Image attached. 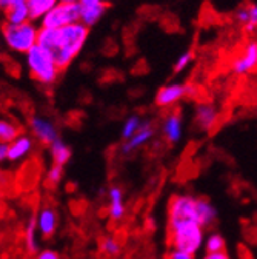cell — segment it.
<instances>
[{"label":"cell","instance_id":"obj_31","mask_svg":"<svg viewBox=\"0 0 257 259\" xmlns=\"http://www.w3.org/2000/svg\"><path fill=\"white\" fill-rule=\"evenodd\" d=\"M203 259H230L227 251H219V253H205Z\"/></svg>","mask_w":257,"mask_h":259},{"label":"cell","instance_id":"obj_24","mask_svg":"<svg viewBox=\"0 0 257 259\" xmlns=\"http://www.w3.org/2000/svg\"><path fill=\"white\" fill-rule=\"evenodd\" d=\"M100 251L105 254V256H108V257H117L119 254H120V251H122V245H120V242L116 239V238H113V236H107V238H104L102 241H100Z\"/></svg>","mask_w":257,"mask_h":259},{"label":"cell","instance_id":"obj_1","mask_svg":"<svg viewBox=\"0 0 257 259\" xmlns=\"http://www.w3.org/2000/svg\"><path fill=\"white\" fill-rule=\"evenodd\" d=\"M88 36L89 28L82 22L68 25L60 29L40 28L37 45H40L53 56L57 67L63 71L80 54L88 40Z\"/></svg>","mask_w":257,"mask_h":259},{"label":"cell","instance_id":"obj_4","mask_svg":"<svg viewBox=\"0 0 257 259\" xmlns=\"http://www.w3.org/2000/svg\"><path fill=\"white\" fill-rule=\"evenodd\" d=\"M205 229L199 222H188L168 230V242L173 248L196 254L203 245Z\"/></svg>","mask_w":257,"mask_h":259},{"label":"cell","instance_id":"obj_12","mask_svg":"<svg viewBox=\"0 0 257 259\" xmlns=\"http://www.w3.org/2000/svg\"><path fill=\"white\" fill-rule=\"evenodd\" d=\"M217 119H219V114H217V108L214 105L202 102V104H199L196 107L194 122L199 126V130H202V132H205V133L211 132V130L217 123Z\"/></svg>","mask_w":257,"mask_h":259},{"label":"cell","instance_id":"obj_7","mask_svg":"<svg viewBox=\"0 0 257 259\" xmlns=\"http://www.w3.org/2000/svg\"><path fill=\"white\" fill-rule=\"evenodd\" d=\"M192 94V87L186 83H168L160 87L156 93L154 102L160 108H171L183 97Z\"/></svg>","mask_w":257,"mask_h":259},{"label":"cell","instance_id":"obj_11","mask_svg":"<svg viewBox=\"0 0 257 259\" xmlns=\"http://www.w3.org/2000/svg\"><path fill=\"white\" fill-rule=\"evenodd\" d=\"M37 222H39V233L42 235V238L45 239L53 238L59 224V216L56 208L51 205H43L37 213Z\"/></svg>","mask_w":257,"mask_h":259},{"label":"cell","instance_id":"obj_18","mask_svg":"<svg viewBox=\"0 0 257 259\" xmlns=\"http://www.w3.org/2000/svg\"><path fill=\"white\" fill-rule=\"evenodd\" d=\"M80 22L86 25L88 28H92L94 25H97L102 17L105 16L108 10V2L99 4V5H92V7H80Z\"/></svg>","mask_w":257,"mask_h":259},{"label":"cell","instance_id":"obj_35","mask_svg":"<svg viewBox=\"0 0 257 259\" xmlns=\"http://www.w3.org/2000/svg\"><path fill=\"white\" fill-rule=\"evenodd\" d=\"M62 4H80V0H59Z\"/></svg>","mask_w":257,"mask_h":259},{"label":"cell","instance_id":"obj_19","mask_svg":"<svg viewBox=\"0 0 257 259\" xmlns=\"http://www.w3.org/2000/svg\"><path fill=\"white\" fill-rule=\"evenodd\" d=\"M49 154H51V159H53V164L65 167L70 162L71 156H73V151H71V147L67 142H63L62 139H57L56 142H53L49 145Z\"/></svg>","mask_w":257,"mask_h":259},{"label":"cell","instance_id":"obj_20","mask_svg":"<svg viewBox=\"0 0 257 259\" xmlns=\"http://www.w3.org/2000/svg\"><path fill=\"white\" fill-rule=\"evenodd\" d=\"M57 4L59 0H26L31 20H42Z\"/></svg>","mask_w":257,"mask_h":259},{"label":"cell","instance_id":"obj_21","mask_svg":"<svg viewBox=\"0 0 257 259\" xmlns=\"http://www.w3.org/2000/svg\"><path fill=\"white\" fill-rule=\"evenodd\" d=\"M197 214H199V222L203 229L211 227L217 219L216 207L208 199L203 198H197Z\"/></svg>","mask_w":257,"mask_h":259},{"label":"cell","instance_id":"obj_8","mask_svg":"<svg viewBox=\"0 0 257 259\" xmlns=\"http://www.w3.org/2000/svg\"><path fill=\"white\" fill-rule=\"evenodd\" d=\"M257 70V40H249L233 60V71L239 76Z\"/></svg>","mask_w":257,"mask_h":259},{"label":"cell","instance_id":"obj_34","mask_svg":"<svg viewBox=\"0 0 257 259\" xmlns=\"http://www.w3.org/2000/svg\"><path fill=\"white\" fill-rule=\"evenodd\" d=\"M7 156H8V144L0 142V159L7 160Z\"/></svg>","mask_w":257,"mask_h":259},{"label":"cell","instance_id":"obj_32","mask_svg":"<svg viewBox=\"0 0 257 259\" xmlns=\"http://www.w3.org/2000/svg\"><path fill=\"white\" fill-rule=\"evenodd\" d=\"M26 0H0V8L5 10L8 8L10 5H14V4H25Z\"/></svg>","mask_w":257,"mask_h":259},{"label":"cell","instance_id":"obj_5","mask_svg":"<svg viewBox=\"0 0 257 259\" xmlns=\"http://www.w3.org/2000/svg\"><path fill=\"white\" fill-rule=\"evenodd\" d=\"M188 222H199L197 198L189 194H179L170 201L168 205V230Z\"/></svg>","mask_w":257,"mask_h":259},{"label":"cell","instance_id":"obj_33","mask_svg":"<svg viewBox=\"0 0 257 259\" xmlns=\"http://www.w3.org/2000/svg\"><path fill=\"white\" fill-rule=\"evenodd\" d=\"M107 0H80V7H92V5H99V4H104Z\"/></svg>","mask_w":257,"mask_h":259},{"label":"cell","instance_id":"obj_13","mask_svg":"<svg viewBox=\"0 0 257 259\" xmlns=\"http://www.w3.org/2000/svg\"><path fill=\"white\" fill-rule=\"evenodd\" d=\"M154 133H156L154 126L149 122H143V125L140 126L139 132L131 139L125 141V144L122 145V154H131L133 151H136L142 145L148 144L152 139Z\"/></svg>","mask_w":257,"mask_h":259},{"label":"cell","instance_id":"obj_14","mask_svg":"<svg viewBox=\"0 0 257 259\" xmlns=\"http://www.w3.org/2000/svg\"><path fill=\"white\" fill-rule=\"evenodd\" d=\"M34 148V141L26 135H20L17 139L8 144V156L7 160L10 162H17L23 157H26Z\"/></svg>","mask_w":257,"mask_h":259},{"label":"cell","instance_id":"obj_6","mask_svg":"<svg viewBox=\"0 0 257 259\" xmlns=\"http://www.w3.org/2000/svg\"><path fill=\"white\" fill-rule=\"evenodd\" d=\"M80 5L79 4H62L59 2L42 20L40 28L60 29L68 25L80 22Z\"/></svg>","mask_w":257,"mask_h":259},{"label":"cell","instance_id":"obj_10","mask_svg":"<svg viewBox=\"0 0 257 259\" xmlns=\"http://www.w3.org/2000/svg\"><path fill=\"white\" fill-rule=\"evenodd\" d=\"M182 113L180 110H173L162 123V135L168 144H177L182 138Z\"/></svg>","mask_w":257,"mask_h":259},{"label":"cell","instance_id":"obj_26","mask_svg":"<svg viewBox=\"0 0 257 259\" xmlns=\"http://www.w3.org/2000/svg\"><path fill=\"white\" fill-rule=\"evenodd\" d=\"M63 173H65V167L62 165H57V164H53L46 173V184L48 187H56L59 185V182L62 181L63 178Z\"/></svg>","mask_w":257,"mask_h":259},{"label":"cell","instance_id":"obj_25","mask_svg":"<svg viewBox=\"0 0 257 259\" xmlns=\"http://www.w3.org/2000/svg\"><path fill=\"white\" fill-rule=\"evenodd\" d=\"M205 248H207V253H219V251H225V239L217 235V233H213L208 236V239L205 241Z\"/></svg>","mask_w":257,"mask_h":259},{"label":"cell","instance_id":"obj_3","mask_svg":"<svg viewBox=\"0 0 257 259\" xmlns=\"http://www.w3.org/2000/svg\"><path fill=\"white\" fill-rule=\"evenodd\" d=\"M40 26H37L33 20L20 23V25H8L4 23L2 36L7 48L17 54H26L33 50L39 42Z\"/></svg>","mask_w":257,"mask_h":259},{"label":"cell","instance_id":"obj_22","mask_svg":"<svg viewBox=\"0 0 257 259\" xmlns=\"http://www.w3.org/2000/svg\"><path fill=\"white\" fill-rule=\"evenodd\" d=\"M19 136H20V128L16 123H13L11 120H7V119L0 122V142L10 144L14 139H17Z\"/></svg>","mask_w":257,"mask_h":259},{"label":"cell","instance_id":"obj_36","mask_svg":"<svg viewBox=\"0 0 257 259\" xmlns=\"http://www.w3.org/2000/svg\"><path fill=\"white\" fill-rule=\"evenodd\" d=\"M107 2H113V0H107Z\"/></svg>","mask_w":257,"mask_h":259},{"label":"cell","instance_id":"obj_9","mask_svg":"<svg viewBox=\"0 0 257 259\" xmlns=\"http://www.w3.org/2000/svg\"><path fill=\"white\" fill-rule=\"evenodd\" d=\"M29 128H31V133L34 135V138L43 145H51L53 142L60 139L56 125L48 117L33 116L29 119Z\"/></svg>","mask_w":257,"mask_h":259},{"label":"cell","instance_id":"obj_2","mask_svg":"<svg viewBox=\"0 0 257 259\" xmlns=\"http://www.w3.org/2000/svg\"><path fill=\"white\" fill-rule=\"evenodd\" d=\"M25 63L29 71V76L43 87L54 85L62 71L57 67L53 56L40 45H36L33 50H29L25 54Z\"/></svg>","mask_w":257,"mask_h":259},{"label":"cell","instance_id":"obj_23","mask_svg":"<svg viewBox=\"0 0 257 259\" xmlns=\"http://www.w3.org/2000/svg\"><path fill=\"white\" fill-rule=\"evenodd\" d=\"M142 125H143V120L139 116H136V114L134 116H130V117L125 120V123L122 126V138L125 141L131 139L139 132Z\"/></svg>","mask_w":257,"mask_h":259},{"label":"cell","instance_id":"obj_17","mask_svg":"<svg viewBox=\"0 0 257 259\" xmlns=\"http://www.w3.org/2000/svg\"><path fill=\"white\" fill-rule=\"evenodd\" d=\"M37 233H39V222H37V214L34 213L28 219V222L25 225V235H23L25 247H26L28 253H31V254L37 253V250H39Z\"/></svg>","mask_w":257,"mask_h":259},{"label":"cell","instance_id":"obj_29","mask_svg":"<svg viewBox=\"0 0 257 259\" xmlns=\"http://www.w3.org/2000/svg\"><path fill=\"white\" fill-rule=\"evenodd\" d=\"M167 259H194V254L177 250V248H171V251L167 254Z\"/></svg>","mask_w":257,"mask_h":259},{"label":"cell","instance_id":"obj_30","mask_svg":"<svg viewBox=\"0 0 257 259\" xmlns=\"http://www.w3.org/2000/svg\"><path fill=\"white\" fill-rule=\"evenodd\" d=\"M36 259H60V254L54 250H42L40 253H37Z\"/></svg>","mask_w":257,"mask_h":259},{"label":"cell","instance_id":"obj_27","mask_svg":"<svg viewBox=\"0 0 257 259\" xmlns=\"http://www.w3.org/2000/svg\"><path fill=\"white\" fill-rule=\"evenodd\" d=\"M192 59H194V54H192V51H185V53H182L179 57H177V60L174 62V73H182V71H185L189 65H191V62H192Z\"/></svg>","mask_w":257,"mask_h":259},{"label":"cell","instance_id":"obj_28","mask_svg":"<svg viewBox=\"0 0 257 259\" xmlns=\"http://www.w3.org/2000/svg\"><path fill=\"white\" fill-rule=\"evenodd\" d=\"M248 5V13H249V20L243 26V29L248 34H254L257 31V4H246Z\"/></svg>","mask_w":257,"mask_h":259},{"label":"cell","instance_id":"obj_16","mask_svg":"<svg viewBox=\"0 0 257 259\" xmlns=\"http://www.w3.org/2000/svg\"><path fill=\"white\" fill-rule=\"evenodd\" d=\"M2 13H4V23H8V25H20V23L31 20L26 2L10 5L8 8L2 10Z\"/></svg>","mask_w":257,"mask_h":259},{"label":"cell","instance_id":"obj_15","mask_svg":"<svg viewBox=\"0 0 257 259\" xmlns=\"http://www.w3.org/2000/svg\"><path fill=\"white\" fill-rule=\"evenodd\" d=\"M108 199H110V205H108V214L111 218V221H120L125 214V204H123V191L120 187L113 185L108 190Z\"/></svg>","mask_w":257,"mask_h":259}]
</instances>
